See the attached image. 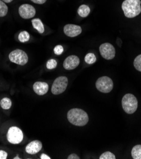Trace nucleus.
Listing matches in <instances>:
<instances>
[{"instance_id": "nucleus-1", "label": "nucleus", "mask_w": 141, "mask_h": 159, "mask_svg": "<svg viewBox=\"0 0 141 159\" xmlns=\"http://www.w3.org/2000/svg\"><path fill=\"white\" fill-rule=\"evenodd\" d=\"M69 122L76 126H84L88 122V116L86 112L80 108H73L68 112Z\"/></svg>"}, {"instance_id": "nucleus-2", "label": "nucleus", "mask_w": 141, "mask_h": 159, "mask_svg": "<svg viewBox=\"0 0 141 159\" xmlns=\"http://www.w3.org/2000/svg\"><path fill=\"white\" fill-rule=\"evenodd\" d=\"M121 7L125 17L134 18L141 12V2L140 0H125Z\"/></svg>"}, {"instance_id": "nucleus-3", "label": "nucleus", "mask_w": 141, "mask_h": 159, "mask_svg": "<svg viewBox=\"0 0 141 159\" xmlns=\"http://www.w3.org/2000/svg\"><path fill=\"white\" fill-rule=\"evenodd\" d=\"M122 107L125 112L128 114H132L137 109L138 102L134 94L128 93L123 97L121 102Z\"/></svg>"}, {"instance_id": "nucleus-4", "label": "nucleus", "mask_w": 141, "mask_h": 159, "mask_svg": "<svg viewBox=\"0 0 141 159\" xmlns=\"http://www.w3.org/2000/svg\"><path fill=\"white\" fill-rule=\"evenodd\" d=\"M96 86L99 91L107 93L112 91L113 88V82L111 78L107 76H103L97 79Z\"/></svg>"}, {"instance_id": "nucleus-5", "label": "nucleus", "mask_w": 141, "mask_h": 159, "mask_svg": "<svg viewBox=\"0 0 141 159\" xmlns=\"http://www.w3.org/2000/svg\"><path fill=\"white\" fill-rule=\"evenodd\" d=\"M68 84V79L66 76H60L55 79L52 87V93L54 94L57 95L64 92Z\"/></svg>"}, {"instance_id": "nucleus-6", "label": "nucleus", "mask_w": 141, "mask_h": 159, "mask_svg": "<svg viewBox=\"0 0 141 159\" xmlns=\"http://www.w3.org/2000/svg\"><path fill=\"white\" fill-rule=\"evenodd\" d=\"M7 139L12 144H19L23 140V133L17 127L12 126L7 133Z\"/></svg>"}, {"instance_id": "nucleus-7", "label": "nucleus", "mask_w": 141, "mask_h": 159, "mask_svg": "<svg viewBox=\"0 0 141 159\" xmlns=\"http://www.w3.org/2000/svg\"><path fill=\"white\" fill-rule=\"evenodd\" d=\"M10 60L20 66H24L28 61V57L26 53L21 50H15L9 54Z\"/></svg>"}, {"instance_id": "nucleus-8", "label": "nucleus", "mask_w": 141, "mask_h": 159, "mask_svg": "<svg viewBox=\"0 0 141 159\" xmlns=\"http://www.w3.org/2000/svg\"><path fill=\"white\" fill-rule=\"evenodd\" d=\"M99 51L101 56L106 60H112L115 57L116 51L115 47L109 43L101 44L99 47Z\"/></svg>"}, {"instance_id": "nucleus-9", "label": "nucleus", "mask_w": 141, "mask_h": 159, "mask_svg": "<svg viewBox=\"0 0 141 159\" xmlns=\"http://www.w3.org/2000/svg\"><path fill=\"white\" fill-rule=\"evenodd\" d=\"M19 13L22 18L24 19H29L33 18L35 15L36 10L32 5L24 4L19 7Z\"/></svg>"}, {"instance_id": "nucleus-10", "label": "nucleus", "mask_w": 141, "mask_h": 159, "mask_svg": "<svg viewBox=\"0 0 141 159\" xmlns=\"http://www.w3.org/2000/svg\"><path fill=\"white\" fill-rule=\"evenodd\" d=\"M82 32V27L74 24H68L64 27V34L69 37H76L80 35Z\"/></svg>"}, {"instance_id": "nucleus-11", "label": "nucleus", "mask_w": 141, "mask_h": 159, "mask_svg": "<svg viewBox=\"0 0 141 159\" xmlns=\"http://www.w3.org/2000/svg\"><path fill=\"white\" fill-rule=\"evenodd\" d=\"M80 64V58L76 55H71L66 58L63 63V67L66 70H73Z\"/></svg>"}, {"instance_id": "nucleus-12", "label": "nucleus", "mask_w": 141, "mask_h": 159, "mask_svg": "<svg viewBox=\"0 0 141 159\" xmlns=\"http://www.w3.org/2000/svg\"><path fill=\"white\" fill-rule=\"evenodd\" d=\"M42 148V143L40 141L35 140L31 141V143L26 146V152L31 155H34L41 150Z\"/></svg>"}, {"instance_id": "nucleus-13", "label": "nucleus", "mask_w": 141, "mask_h": 159, "mask_svg": "<svg viewBox=\"0 0 141 159\" xmlns=\"http://www.w3.org/2000/svg\"><path fill=\"white\" fill-rule=\"evenodd\" d=\"M49 85L45 82H36L33 84V90L38 95L42 96L49 91Z\"/></svg>"}, {"instance_id": "nucleus-14", "label": "nucleus", "mask_w": 141, "mask_h": 159, "mask_svg": "<svg viewBox=\"0 0 141 159\" xmlns=\"http://www.w3.org/2000/svg\"><path fill=\"white\" fill-rule=\"evenodd\" d=\"M32 24L33 27L35 29H36L40 34H42L44 33L45 31L44 25L40 19H35L32 20Z\"/></svg>"}, {"instance_id": "nucleus-15", "label": "nucleus", "mask_w": 141, "mask_h": 159, "mask_svg": "<svg viewBox=\"0 0 141 159\" xmlns=\"http://www.w3.org/2000/svg\"><path fill=\"white\" fill-rule=\"evenodd\" d=\"M90 12V8L86 5H81L78 10V13L82 17H87Z\"/></svg>"}, {"instance_id": "nucleus-16", "label": "nucleus", "mask_w": 141, "mask_h": 159, "mask_svg": "<svg viewBox=\"0 0 141 159\" xmlns=\"http://www.w3.org/2000/svg\"><path fill=\"white\" fill-rule=\"evenodd\" d=\"M131 153L134 159H141V145H137L134 147Z\"/></svg>"}, {"instance_id": "nucleus-17", "label": "nucleus", "mask_w": 141, "mask_h": 159, "mask_svg": "<svg viewBox=\"0 0 141 159\" xmlns=\"http://www.w3.org/2000/svg\"><path fill=\"white\" fill-rule=\"evenodd\" d=\"M0 105L3 109L8 110L12 106V101L8 98H4L0 102Z\"/></svg>"}, {"instance_id": "nucleus-18", "label": "nucleus", "mask_w": 141, "mask_h": 159, "mask_svg": "<svg viewBox=\"0 0 141 159\" xmlns=\"http://www.w3.org/2000/svg\"><path fill=\"white\" fill-rule=\"evenodd\" d=\"M96 60L97 58L96 55L92 53H88L85 57V61H86L87 63H88V64H93V63L96 61Z\"/></svg>"}, {"instance_id": "nucleus-19", "label": "nucleus", "mask_w": 141, "mask_h": 159, "mask_svg": "<svg viewBox=\"0 0 141 159\" xmlns=\"http://www.w3.org/2000/svg\"><path fill=\"white\" fill-rule=\"evenodd\" d=\"M30 35L27 31H22L19 35V40L22 43L27 42L29 40Z\"/></svg>"}, {"instance_id": "nucleus-20", "label": "nucleus", "mask_w": 141, "mask_h": 159, "mask_svg": "<svg viewBox=\"0 0 141 159\" xmlns=\"http://www.w3.org/2000/svg\"><path fill=\"white\" fill-rule=\"evenodd\" d=\"M8 13V7L5 2L0 1V17H5Z\"/></svg>"}, {"instance_id": "nucleus-21", "label": "nucleus", "mask_w": 141, "mask_h": 159, "mask_svg": "<svg viewBox=\"0 0 141 159\" xmlns=\"http://www.w3.org/2000/svg\"><path fill=\"white\" fill-rule=\"evenodd\" d=\"M134 66L137 70L141 72V55H138L135 58L134 61Z\"/></svg>"}, {"instance_id": "nucleus-22", "label": "nucleus", "mask_w": 141, "mask_h": 159, "mask_svg": "<svg viewBox=\"0 0 141 159\" xmlns=\"http://www.w3.org/2000/svg\"><path fill=\"white\" fill-rule=\"evenodd\" d=\"M100 159H115V155L110 152H106L103 153L99 157Z\"/></svg>"}, {"instance_id": "nucleus-23", "label": "nucleus", "mask_w": 141, "mask_h": 159, "mask_svg": "<svg viewBox=\"0 0 141 159\" xmlns=\"http://www.w3.org/2000/svg\"><path fill=\"white\" fill-rule=\"evenodd\" d=\"M57 61L54 59H50L46 63V68L48 69H54L57 66Z\"/></svg>"}, {"instance_id": "nucleus-24", "label": "nucleus", "mask_w": 141, "mask_h": 159, "mask_svg": "<svg viewBox=\"0 0 141 159\" xmlns=\"http://www.w3.org/2000/svg\"><path fill=\"white\" fill-rule=\"evenodd\" d=\"M64 52V48L61 45H57L54 48V53L57 55H61Z\"/></svg>"}, {"instance_id": "nucleus-25", "label": "nucleus", "mask_w": 141, "mask_h": 159, "mask_svg": "<svg viewBox=\"0 0 141 159\" xmlns=\"http://www.w3.org/2000/svg\"><path fill=\"white\" fill-rule=\"evenodd\" d=\"M8 153L3 150H0V159H6L7 158Z\"/></svg>"}, {"instance_id": "nucleus-26", "label": "nucleus", "mask_w": 141, "mask_h": 159, "mask_svg": "<svg viewBox=\"0 0 141 159\" xmlns=\"http://www.w3.org/2000/svg\"><path fill=\"white\" fill-rule=\"evenodd\" d=\"M68 159H80V157L77 155L76 153H72L68 157Z\"/></svg>"}, {"instance_id": "nucleus-27", "label": "nucleus", "mask_w": 141, "mask_h": 159, "mask_svg": "<svg viewBox=\"0 0 141 159\" xmlns=\"http://www.w3.org/2000/svg\"><path fill=\"white\" fill-rule=\"evenodd\" d=\"M31 1H32L35 3L41 5V4L45 3L46 2V0H31Z\"/></svg>"}, {"instance_id": "nucleus-28", "label": "nucleus", "mask_w": 141, "mask_h": 159, "mask_svg": "<svg viewBox=\"0 0 141 159\" xmlns=\"http://www.w3.org/2000/svg\"><path fill=\"white\" fill-rule=\"evenodd\" d=\"M40 158H41V159H50L51 158L47 155H46L45 153H43V154H41V155L40 157Z\"/></svg>"}, {"instance_id": "nucleus-29", "label": "nucleus", "mask_w": 141, "mask_h": 159, "mask_svg": "<svg viewBox=\"0 0 141 159\" xmlns=\"http://www.w3.org/2000/svg\"><path fill=\"white\" fill-rule=\"evenodd\" d=\"M117 43H118V46H120V47H121V39H120V38H118L117 39Z\"/></svg>"}, {"instance_id": "nucleus-30", "label": "nucleus", "mask_w": 141, "mask_h": 159, "mask_svg": "<svg viewBox=\"0 0 141 159\" xmlns=\"http://www.w3.org/2000/svg\"><path fill=\"white\" fill-rule=\"evenodd\" d=\"M2 1H3V2L5 3H10L13 1V0H2Z\"/></svg>"}, {"instance_id": "nucleus-31", "label": "nucleus", "mask_w": 141, "mask_h": 159, "mask_svg": "<svg viewBox=\"0 0 141 159\" xmlns=\"http://www.w3.org/2000/svg\"><path fill=\"white\" fill-rule=\"evenodd\" d=\"M14 158V159H19L20 158H19V157H15V158Z\"/></svg>"}]
</instances>
